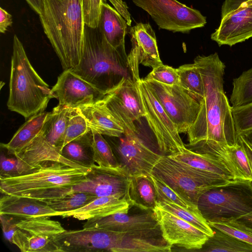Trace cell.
I'll return each instance as SVG.
<instances>
[{
  "instance_id": "obj_1",
  "label": "cell",
  "mask_w": 252,
  "mask_h": 252,
  "mask_svg": "<svg viewBox=\"0 0 252 252\" xmlns=\"http://www.w3.org/2000/svg\"><path fill=\"white\" fill-rule=\"evenodd\" d=\"M193 63L199 70L204 95L196 119L188 132L187 147L196 145L233 146L238 143L232 106L223 90L225 66L217 53L199 55Z\"/></svg>"
},
{
  "instance_id": "obj_2",
  "label": "cell",
  "mask_w": 252,
  "mask_h": 252,
  "mask_svg": "<svg viewBox=\"0 0 252 252\" xmlns=\"http://www.w3.org/2000/svg\"><path fill=\"white\" fill-rule=\"evenodd\" d=\"M38 15L63 69H73L79 64L84 48L83 0H42Z\"/></svg>"
},
{
  "instance_id": "obj_3",
  "label": "cell",
  "mask_w": 252,
  "mask_h": 252,
  "mask_svg": "<svg viewBox=\"0 0 252 252\" xmlns=\"http://www.w3.org/2000/svg\"><path fill=\"white\" fill-rule=\"evenodd\" d=\"M71 70L104 93L124 77L132 78L125 46L114 48L98 28L87 26L81 61Z\"/></svg>"
},
{
  "instance_id": "obj_4",
  "label": "cell",
  "mask_w": 252,
  "mask_h": 252,
  "mask_svg": "<svg viewBox=\"0 0 252 252\" xmlns=\"http://www.w3.org/2000/svg\"><path fill=\"white\" fill-rule=\"evenodd\" d=\"M90 168H76L63 163L48 161L28 173L0 178L3 194L28 197L38 201L65 196L72 187L84 180Z\"/></svg>"
},
{
  "instance_id": "obj_5",
  "label": "cell",
  "mask_w": 252,
  "mask_h": 252,
  "mask_svg": "<svg viewBox=\"0 0 252 252\" xmlns=\"http://www.w3.org/2000/svg\"><path fill=\"white\" fill-rule=\"evenodd\" d=\"M55 96L31 64L23 45L13 36L8 108L28 120L46 109Z\"/></svg>"
},
{
  "instance_id": "obj_6",
  "label": "cell",
  "mask_w": 252,
  "mask_h": 252,
  "mask_svg": "<svg viewBox=\"0 0 252 252\" xmlns=\"http://www.w3.org/2000/svg\"><path fill=\"white\" fill-rule=\"evenodd\" d=\"M197 207L208 222L238 219L252 212V183L238 180L211 188L199 197Z\"/></svg>"
},
{
  "instance_id": "obj_7",
  "label": "cell",
  "mask_w": 252,
  "mask_h": 252,
  "mask_svg": "<svg viewBox=\"0 0 252 252\" xmlns=\"http://www.w3.org/2000/svg\"><path fill=\"white\" fill-rule=\"evenodd\" d=\"M135 81L144 111V117L154 135L159 150L163 155L180 152L186 147L176 126L144 79L139 78Z\"/></svg>"
},
{
  "instance_id": "obj_8",
  "label": "cell",
  "mask_w": 252,
  "mask_h": 252,
  "mask_svg": "<svg viewBox=\"0 0 252 252\" xmlns=\"http://www.w3.org/2000/svg\"><path fill=\"white\" fill-rule=\"evenodd\" d=\"M146 11L158 27L173 32H187L201 28L206 19L197 10L176 0H132Z\"/></svg>"
},
{
  "instance_id": "obj_9",
  "label": "cell",
  "mask_w": 252,
  "mask_h": 252,
  "mask_svg": "<svg viewBox=\"0 0 252 252\" xmlns=\"http://www.w3.org/2000/svg\"><path fill=\"white\" fill-rule=\"evenodd\" d=\"M144 80L176 126L179 132L188 133L196 119L201 101L180 84L170 86Z\"/></svg>"
},
{
  "instance_id": "obj_10",
  "label": "cell",
  "mask_w": 252,
  "mask_h": 252,
  "mask_svg": "<svg viewBox=\"0 0 252 252\" xmlns=\"http://www.w3.org/2000/svg\"><path fill=\"white\" fill-rule=\"evenodd\" d=\"M17 218V217H16ZM17 218L11 244L22 252H63L56 237L65 229L50 218Z\"/></svg>"
},
{
  "instance_id": "obj_11",
  "label": "cell",
  "mask_w": 252,
  "mask_h": 252,
  "mask_svg": "<svg viewBox=\"0 0 252 252\" xmlns=\"http://www.w3.org/2000/svg\"><path fill=\"white\" fill-rule=\"evenodd\" d=\"M100 101L120 123L124 134L138 133L134 122L144 117V113L137 85L132 78L124 77Z\"/></svg>"
},
{
  "instance_id": "obj_12",
  "label": "cell",
  "mask_w": 252,
  "mask_h": 252,
  "mask_svg": "<svg viewBox=\"0 0 252 252\" xmlns=\"http://www.w3.org/2000/svg\"><path fill=\"white\" fill-rule=\"evenodd\" d=\"M252 37V0H225L221 21L211 34L219 46H232Z\"/></svg>"
},
{
  "instance_id": "obj_13",
  "label": "cell",
  "mask_w": 252,
  "mask_h": 252,
  "mask_svg": "<svg viewBox=\"0 0 252 252\" xmlns=\"http://www.w3.org/2000/svg\"><path fill=\"white\" fill-rule=\"evenodd\" d=\"M112 142V149L120 166L130 177L150 175L163 156L159 149L147 144L138 133L123 134Z\"/></svg>"
},
{
  "instance_id": "obj_14",
  "label": "cell",
  "mask_w": 252,
  "mask_h": 252,
  "mask_svg": "<svg viewBox=\"0 0 252 252\" xmlns=\"http://www.w3.org/2000/svg\"><path fill=\"white\" fill-rule=\"evenodd\" d=\"M130 177L121 167L110 168L94 164L86 178L74 186L72 189L88 192L97 197L117 196L125 198L130 205Z\"/></svg>"
},
{
  "instance_id": "obj_15",
  "label": "cell",
  "mask_w": 252,
  "mask_h": 252,
  "mask_svg": "<svg viewBox=\"0 0 252 252\" xmlns=\"http://www.w3.org/2000/svg\"><path fill=\"white\" fill-rule=\"evenodd\" d=\"M150 175L196 206L199 197L213 188L192 177L168 155H163L160 158L152 170Z\"/></svg>"
},
{
  "instance_id": "obj_16",
  "label": "cell",
  "mask_w": 252,
  "mask_h": 252,
  "mask_svg": "<svg viewBox=\"0 0 252 252\" xmlns=\"http://www.w3.org/2000/svg\"><path fill=\"white\" fill-rule=\"evenodd\" d=\"M123 234L95 229L65 230L56 237V243L63 252H114Z\"/></svg>"
},
{
  "instance_id": "obj_17",
  "label": "cell",
  "mask_w": 252,
  "mask_h": 252,
  "mask_svg": "<svg viewBox=\"0 0 252 252\" xmlns=\"http://www.w3.org/2000/svg\"><path fill=\"white\" fill-rule=\"evenodd\" d=\"M153 211L162 237L171 246L198 251L208 240L203 231L158 205Z\"/></svg>"
},
{
  "instance_id": "obj_18",
  "label": "cell",
  "mask_w": 252,
  "mask_h": 252,
  "mask_svg": "<svg viewBox=\"0 0 252 252\" xmlns=\"http://www.w3.org/2000/svg\"><path fill=\"white\" fill-rule=\"evenodd\" d=\"M52 91L59 104L70 108L95 103L105 94L70 69L64 70L58 77Z\"/></svg>"
},
{
  "instance_id": "obj_19",
  "label": "cell",
  "mask_w": 252,
  "mask_h": 252,
  "mask_svg": "<svg viewBox=\"0 0 252 252\" xmlns=\"http://www.w3.org/2000/svg\"><path fill=\"white\" fill-rule=\"evenodd\" d=\"M42 131V130H41ZM19 161L21 175L31 172L48 161L63 163L76 168H87L65 157L56 147L51 145L41 131L19 152L14 154Z\"/></svg>"
},
{
  "instance_id": "obj_20",
  "label": "cell",
  "mask_w": 252,
  "mask_h": 252,
  "mask_svg": "<svg viewBox=\"0 0 252 252\" xmlns=\"http://www.w3.org/2000/svg\"><path fill=\"white\" fill-rule=\"evenodd\" d=\"M159 226L153 211L128 214L116 213L105 217L90 219L84 223V229H102L110 231L130 233Z\"/></svg>"
},
{
  "instance_id": "obj_21",
  "label": "cell",
  "mask_w": 252,
  "mask_h": 252,
  "mask_svg": "<svg viewBox=\"0 0 252 252\" xmlns=\"http://www.w3.org/2000/svg\"><path fill=\"white\" fill-rule=\"evenodd\" d=\"M132 48L128 57L136 63L152 67L162 63L156 35L149 24L139 23L130 29Z\"/></svg>"
},
{
  "instance_id": "obj_22",
  "label": "cell",
  "mask_w": 252,
  "mask_h": 252,
  "mask_svg": "<svg viewBox=\"0 0 252 252\" xmlns=\"http://www.w3.org/2000/svg\"><path fill=\"white\" fill-rule=\"evenodd\" d=\"M168 156L180 162L228 181L242 180L238 178L226 160L217 154L198 153L186 147L179 153Z\"/></svg>"
},
{
  "instance_id": "obj_23",
  "label": "cell",
  "mask_w": 252,
  "mask_h": 252,
  "mask_svg": "<svg viewBox=\"0 0 252 252\" xmlns=\"http://www.w3.org/2000/svg\"><path fill=\"white\" fill-rule=\"evenodd\" d=\"M0 214L21 219L61 216L43 202L32 198L3 194L0 199Z\"/></svg>"
},
{
  "instance_id": "obj_24",
  "label": "cell",
  "mask_w": 252,
  "mask_h": 252,
  "mask_svg": "<svg viewBox=\"0 0 252 252\" xmlns=\"http://www.w3.org/2000/svg\"><path fill=\"white\" fill-rule=\"evenodd\" d=\"M131 205L125 198L117 196L96 197L86 205L65 212L63 218H72L80 220L105 217L116 213H128Z\"/></svg>"
},
{
  "instance_id": "obj_25",
  "label": "cell",
  "mask_w": 252,
  "mask_h": 252,
  "mask_svg": "<svg viewBox=\"0 0 252 252\" xmlns=\"http://www.w3.org/2000/svg\"><path fill=\"white\" fill-rule=\"evenodd\" d=\"M78 108L91 129L108 137H120L124 134L120 123L100 100Z\"/></svg>"
},
{
  "instance_id": "obj_26",
  "label": "cell",
  "mask_w": 252,
  "mask_h": 252,
  "mask_svg": "<svg viewBox=\"0 0 252 252\" xmlns=\"http://www.w3.org/2000/svg\"><path fill=\"white\" fill-rule=\"evenodd\" d=\"M127 23L106 2L102 3L97 28L107 41L114 48L125 46Z\"/></svg>"
},
{
  "instance_id": "obj_27",
  "label": "cell",
  "mask_w": 252,
  "mask_h": 252,
  "mask_svg": "<svg viewBox=\"0 0 252 252\" xmlns=\"http://www.w3.org/2000/svg\"><path fill=\"white\" fill-rule=\"evenodd\" d=\"M49 113L40 112L28 119L8 143L0 144L1 148L9 155L19 152L41 131Z\"/></svg>"
},
{
  "instance_id": "obj_28",
  "label": "cell",
  "mask_w": 252,
  "mask_h": 252,
  "mask_svg": "<svg viewBox=\"0 0 252 252\" xmlns=\"http://www.w3.org/2000/svg\"><path fill=\"white\" fill-rule=\"evenodd\" d=\"M129 195L131 206L143 211H153L156 206V191L150 175L131 176Z\"/></svg>"
},
{
  "instance_id": "obj_29",
  "label": "cell",
  "mask_w": 252,
  "mask_h": 252,
  "mask_svg": "<svg viewBox=\"0 0 252 252\" xmlns=\"http://www.w3.org/2000/svg\"><path fill=\"white\" fill-rule=\"evenodd\" d=\"M72 108L58 104L54 107L44 124L42 133L53 146H57L63 136Z\"/></svg>"
},
{
  "instance_id": "obj_30",
  "label": "cell",
  "mask_w": 252,
  "mask_h": 252,
  "mask_svg": "<svg viewBox=\"0 0 252 252\" xmlns=\"http://www.w3.org/2000/svg\"><path fill=\"white\" fill-rule=\"evenodd\" d=\"M212 228L214 231L213 236L208 237L202 248L198 251L252 252V245L242 241L218 229Z\"/></svg>"
},
{
  "instance_id": "obj_31",
  "label": "cell",
  "mask_w": 252,
  "mask_h": 252,
  "mask_svg": "<svg viewBox=\"0 0 252 252\" xmlns=\"http://www.w3.org/2000/svg\"><path fill=\"white\" fill-rule=\"evenodd\" d=\"M92 131L66 144L62 149L63 155L84 167H90L94 162L92 146Z\"/></svg>"
},
{
  "instance_id": "obj_32",
  "label": "cell",
  "mask_w": 252,
  "mask_h": 252,
  "mask_svg": "<svg viewBox=\"0 0 252 252\" xmlns=\"http://www.w3.org/2000/svg\"><path fill=\"white\" fill-rule=\"evenodd\" d=\"M157 205L202 230L209 237L213 236L212 228L198 208H186L166 201L157 202Z\"/></svg>"
},
{
  "instance_id": "obj_33",
  "label": "cell",
  "mask_w": 252,
  "mask_h": 252,
  "mask_svg": "<svg viewBox=\"0 0 252 252\" xmlns=\"http://www.w3.org/2000/svg\"><path fill=\"white\" fill-rule=\"evenodd\" d=\"M180 85L189 94L200 101L204 95L203 79L197 67L192 63L185 64L176 68Z\"/></svg>"
},
{
  "instance_id": "obj_34",
  "label": "cell",
  "mask_w": 252,
  "mask_h": 252,
  "mask_svg": "<svg viewBox=\"0 0 252 252\" xmlns=\"http://www.w3.org/2000/svg\"><path fill=\"white\" fill-rule=\"evenodd\" d=\"M96 197L88 192L74 191L65 196L41 201L54 210L61 213L62 215L65 212L76 210L86 205Z\"/></svg>"
},
{
  "instance_id": "obj_35",
  "label": "cell",
  "mask_w": 252,
  "mask_h": 252,
  "mask_svg": "<svg viewBox=\"0 0 252 252\" xmlns=\"http://www.w3.org/2000/svg\"><path fill=\"white\" fill-rule=\"evenodd\" d=\"M92 146L94 162L102 167L117 168L120 166L110 144L102 135L92 129Z\"/></svg>"
},
{
  "instance_id": "obj_36",
  "label": "cell",
  "mask_w": 252,
  "mask_h": 252,
  "mask_svg": "<svg viewBox=\"0 0 252 252\" xmlns=\"http://www.w3.org/2000/svg\"><path fill=\"white\" fill-rule=\"evenodd\" d=\"M208 223L212 227L252 245V227L239 219L220 218Z\"/></svg>"
},
{
  "instance_id": "obj_37",
  "label": "cell",
  "mask_w": 252,
  "mask_h": 252,
  "mask_svg": "<svg viewBox=\"0 0 252 252\" xmlns=\"http://www.w3.org/2000/svg\"><path fill=\"white\" fill-rule=\"evenodd\" d=\"M230 101L232 107L252 102V67L233 79Z\"/></svg>"
},
{
  "instance_id": "obj_38",
  "label": "cell",
  "mask_w": 252,
  "mask_h": 252,
  "mask_svg": "<svg viewBox=\"0 0 252 252\" xmlns=\"http://www.w3.org/2000/svg\"><path fill=\"white\" fill-rule=\"evenodd\" d=\"M91 129L78 108H72L65 131L57 148L61 151L68 143L82 136Z\"/></svg>"
},
{
  "instance_id": "obj_39",
  "label": "cell",
  "mask_w": 252,
  "mask_h": 252,
  "mask_svg": "<svg viewBox=\"0 0 252 252\" xmlns=\"http://www.w3.org/2000/svg\"><path fill=\"white\" fill-rule=\"evenodd\" d=\"M226 152L241 180L252 182V168L249 159L238 137V143L225 146Z\"/></svg>"
},
{
  "instance_id": "obj_40",
  "label": "cell",
  "mask_w": 252,
  "mask_h": 252,
  "mask_svg": "<svg viewBox=\"0 0 252 252\" xmlns=\"http://www.w3.org/2000/svg\"><path fill=\"white\" fill-rule=\"evenodd\" d=\"M150 176L156 191L157 202L166 201L186 208H198L187 201L164 183L157 180L151 175Z\"/></svg>"
},
{
  "instance_id": "obj_41",
  "label": "cell",
  "mask_w": 252,
  "mask_h": 252,
  "mask_svg": "<svg viewBox=\"0 0 252 252\" xmlns=\"http://www.w3.org/2000/svg\"><path fill=\"white\" fill-rule=\"evenodd\" d=\"M144 79L146 80H154L166 85L180 84L176 68L163 63L153 68L152 71Z\"/></svg>"
},
{
  "instance_id": "obj_42",
  "label": "cell",
  "mask_w": 252,
  "mask_h": 252,
  "mask_svg": "<svg viewBox=\"0 0 252 252\" xmlns=\"http://www.w3.org/2000/svg\"><path fill=\"white\" fill-rule=\"evenodd\" d=\"M232 115L237 135L252 129V102L232 107Z\"/></svg>"
},
{
  "instance_id": "obj_43",
  "label": "cell",
  "mask_w": 252,
  "mask_h": 252,
  "mask_svg": "<svg viewBox=\"0 0 252 252\" xmlns=\"http://www.w3.org/2000/svg\"><path fill=\"white\" fill-rule=\"evenodd\" d=\"M21 174L20 166L17 158L15 156L9 158L1 153L0 159V178L17 176Z\"/></svg>"
},
{
  "instance_id": "obj_44",
  "label": "cell",
  "mask_w": 252,
  "mask_h": 252,
  "mask_svg": "<svg viewBox=\"0 0 252 252\" xmlns=\"http://www.w3.org/2000/svg\"><path fill=\"white\" fill-rule=\"evenodd\" d=\"M0 223L3 235L11 243L16 231L17 218L13 216L0 214Z\"/></svg>"
},
{
  "instance_id": "obj_45",
  "label": "cell",
  "mask_w": 252,
  "mask_h": 252,
  "mask_svg": "<svg viewBox=\"0 0 252 252\" xmlns=\"http://www.w3.org/2000/svg\"><path fill=\"white\" fill-rule=\"evenodd\" d=\"M106 0H90V11L85 25L93 29L97 28L102 3Z\"/></svg>"
},
{
  "instance_id": "obj_46",
  "label": "cell",
  "mask_w": 252,
  "mask_h": 252,
  "mask_svg": "<svg viewBox=\"0 0 252 252\" xmlns=\"http://www.w3.org/2000/svg\"><path fill=\"white\" fill-rule=\"evenodd\" d=\"M114 6L116 11L123 17L126 21L127 25L130 26L131 20L130 15L128 12L127 7L125 2L122 0H108Z\"/></svg>"
},
{
  "instance_id": "obj_47",
  "label": "cell",
  "mask_w": 252,
  "mask_h": 252,
  "mask_svg": "<svg viewBox=\"0 0 252 252\" xmlns=\"http://www.w3.org/2000/svg\"><path fill=\"white\" fill-rule=\"evenodd\" d=\"M12 24V15L5 9L0 7V32L4 33L8 27Z\"/></svg>"
},
{
  "instance_id": "obj_48",
  "label": "cell",
  "mask_w": 252,
  "mask_h": 252,
  "mask_svg": "<svg viewBox=\"0 0 252 252\" xmlns=\"http://www.w3.org/2000/svg\"><path fill=\"white\" fill-rule=\"evenodd\" d=\"M238 137L244 147L252 168V148L250 146V145L241 136H238Z\"/></svg>"
},
{
  "instance_id": "obj_49",
  "label": "cell",
  "mask_w": 252,
  "mask_h": 252,
  "mask_svg": "<svg viewBox=\"0 0 252 252\" xmlns=\"http://www.w3.org/2000/svg\"><path fill=\"white\" fill-rule=\"evenodd\" d=\"M41 1L42 0H29V2L28 3L36 13L39 14Z\"/></svg>"
},
{
  "instance_id": "obj_50",
  "label": "cell",
  "mask_w": 252,
  "mask_h": 252,
  "mask_svg": "<svg viewBox=\"0 0 252 252\" xmlns=\"http://www.w3.org/2000/svg\"><path fill=\"white\" fill-rule=\"evenodd\" d=\"M238 136H241L248 143L252 146V129L243 132Z\"/></svg>"
},
{
  "instance_id": "obj_51",
  "label": "cell",
  "mask_w": 252,
  "mask_h": 252,
  "mask_svg": "<svg viewBox=\"0 0 252 252\" xmlns=\"http://www.w3.org/2000/svg\"><path fill=\"white\" fill-rule=\"evenodd\" d=\"M236 219L242 220L246 224L252 227V212Z\"/></svg>"
},
{
  "instance_id": "obj_52",
  "label": "cell",
  "mask_w": 252,
  "mask_h": 252,
  "mask_svg": "<svg viewBox=\"0 0 252 252\" xmlns=\"http://www.w3.org/2000/svg\"><path fill=\"white\" fill-rule=\"evenodd\" d=\"M84 11V21L86 24L89 16L90 11V0H83Z\"/></svg>"
},
{
  "instance_id": "obj_53",
  "label": "cell",
  "mask_w": 252,
  "mask_h": 252,
  "mask_svg": "<svg viewBox=\"0 0 252 252\" xmlns=\"http://www.w3.org/2000/svg\"><path fill=\"white\" fill-rule=\"evenodd\" d=\"M27 2L28 3L29 2V0H26Z\"/></svg>"
},
{
  "instance_id": "obj_54",
  "label": "cell",
  "mask_w": 252,
  "mask_h": 252,
  "mask_svg": "<svg viewBox=\"0 0 252 252\" xmlns=\"http://www.w3.org/2000/svg\"><path fill=\"white\" fill-rule=\"evenodd\" d=\"M249 144V143H248ZM250 145V144H249ZM250 146L251 147V148H252V145H250Z\"/></svg>"
}]
</instances>
